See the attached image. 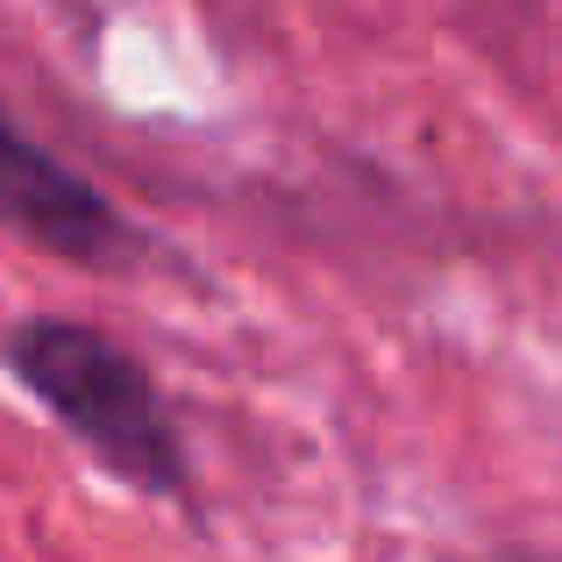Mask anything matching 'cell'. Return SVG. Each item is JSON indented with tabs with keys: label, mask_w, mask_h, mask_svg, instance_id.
Returning a JSON list of instances; mask_svg holds the SVG:
<instances>
[{
	"label": "cell",
	"mask_w": 562,
	"mask_h": 562,
	"mask_svg": "<svg viewBox=\"0 0 562 562\" xmlns=\"http://www.w3.org/2000/svg\"><path fill=\"white\" fill-rule=\"evenodd\" d=\"M0 357L100 470L150 498H186V441L165 413V392L114 335H100L93 321L36 314L8 328Z\"/></svg>",
	"instance_id": "6da1fadb"
},
{
	"label": "cell",
	"mask_w": 562,
	"mask_h": 562,
	"mask_svg": "<svg viewBox=\"0 0 562 562\" xmlns=\"http://www.w3.org/2000/svg\"><path fill=\"white\" fill-rule=\"evenodd\" d=\"M0 228L43 257L86 263V271H122L136 257V228L122 206L8 122H0Z\"/></svg>",
	"instance_id": "7a4b0ae2"
}]
</instances>
